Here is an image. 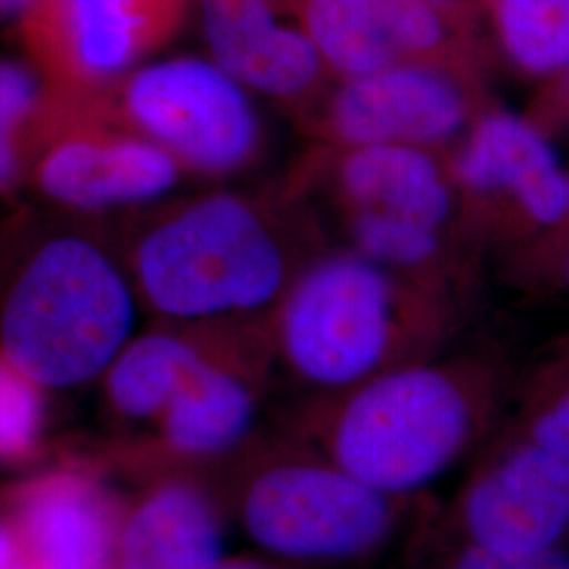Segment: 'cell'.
I'll list each match as a JSON object with an SVG mask.
<instances>
[{"label":"cell","instance_id":"obj_31","mask_svg":"<svg viewBox=\"0 0 569 569\" xmlns=\"http://www.w3.org/2000/svg\"><path fill=\"white\" fill-rule=\"evenodd\" d=\"M9 569H39L37 566H32V563H28V561H23V559H20L18 563H13L11 568Z\"/></svg>","mask_w":569,"mask_h":569},{"label":"cell","instance_id":"obj_23","mask_svg":"<svg viewBox=\"0 0 569 569\" xmlns=\"http://www.w3.org/2000/svg\"><path fill=\"white\" fill-rule=\"evenodd\" d=\"M448 569H569V555L549 549L533 555L509 557L468 545L449 561Z\"/></svg>","mask_w":569,"mask_h":569},{"label":"cell","instance_id":"obj_1","mask_svg":"<svg viewBox=\"0 0 569 569\" xmlns=\"http://www.w3.org/2000/svg\"><path fill=\"white\" fill-rule=\"evenodd\" d=\"M319 243L281 190L209 192L140 216L121 253L138 300L163 326H230L268 323Z\"/></svg>","mask_w":569,"mask_h":569},{"label":"cell","instance_id":"obj_22","mask_svg":"<svg viewBox=\"0 0 569 569\" xmlns=\"http://www.w3.org/2000/svg\"><path fill=\"white\" fill-rule=\"evenodd\" d=\"M44 388L0 350V467H28L44 451Z\"/></svg>","mask_w":569,"mask_h":569},{"label":"cell","instance_id":"obj_7","mask_svg":"<svg viewBox=\"0 0 569 569\" xmlns=\"http://www.w3.org/2000/svg\"><path fill=\"white\" fill-rule=\"evenodd\" d=\"M247 93L216 61L173 58L131 70L108 91V103L188 176L220 180L243 173L264 152V124Z\"/></svg>","mask_w":569,"mask_h":569},{"label":"cell","instance_id":"obj_26","mask_svg":"<svg viewBox=\"0 0 569 569\" xmlns=\"http://www.w3.org/2000/svg\"><path fill=\"white\" fill-rule=\"evenodd\" d=\"M549 112L569 117V66L563 70V77L555 82L549 96Z\"/></svg>","mask_w":569,"mask_h":569},{"label":"cell","instance_id":"obj_5","mask_svg":"<svg viewBox=\"0 0 569 569\" xmlns=\"http://www.w3.org/2000/svg\"><path fill=\"white\" fill-rule=\"evenodd\" d=\"M399 500L310 451L251 462L234 491V510L266 552L327 563L382 549L397 528Z\"/></svg>","mask_w":569,"mask_h":569},{"label":"cell","instance_id":"obj_15","mask_svg":"<svg viewBox=\"0 0 569 569\" xmlns=\"http://www.w3.org/2000/svg\"><path fill=\"white\" fill-rule=\"evenodd\" d=\"M213 61L241 82L298 117L333 82L300 28L279 21L277 0H199Z\"/></svg>","mask_w":569,"mask_h":569},{"label":"cell","instance_id":"obj_9","mask_svg":"<svg viewBox=\"0 0 569 569\" xmlns=\"http://www.w3.org/2000/svg\"><path fill=\"white\" fill-rule=\"evenodd\" d=\"M204 327L203 357L157 418V432L124 446L119 453L124 467L148 477L201 467L241 448L249 437L272 357L270 323Z\"/></svg>","mask_w":569,"mask_h":569},{"label":"cell","instance_id":"obj_21","mask_svg":"<svg viewBox=\"0 0 569 569\" xmlns=\"http://www.w3.org/2000/svg\"><path fill=\"white\" fill-rule=\"evenodd\" d=\"M498 34L510 60L531 74L569 66V0H498Z\"/></svg>","mask_w":569,"mask_h":569},{"label":"cell","instance_id":"obj_8","mask_svg":"<svg viewBox=\"0 0 569 569\" xmlns=\"http://www.w3.org/2000/svg\"><path fill=\"white\" fill-rule=\"evenodd\" d=\"M489 108L481 74L392 66L333 81L293 117L321 146H416L448 152Z\"/></svg>","mask_w":569,"mask_h":569},{"label":"cell","instance_id":"obj_27","mask_svg":"<svg viewBox=\"0 0 569 569\" xmlns=\"http://www.w3.org/2000/svg\"><path fill=\"white\" fill-rule=\"evenodd\" d=\"M32 0H0V20H20Z\"/></svg>","mask_w":569,"mask_h":569},{"label":"cell","instance_id":"obj_32","mask_svg":"<svg viewBox=\"0 0 569 569\" xmlns=\"http://www.w3.org/2000/svg\"><path fill=\"white\" fill-rule=\"evenodd\" d=\"M496 2H498V0H486V4H489V7H491V9H493V7H496Z\"/></svg>","mask_w":569,"mask_h":569},{"label":"cell","instance_id":"obj_4","mask_svg":"<svg viewBox=\"0 0 569 569\" xmlns=\"http://www.w3.org/2000/svg\"><path fill=\"white\" fill-rule=\"evenodd\" d=\"M488 369L475 359L390 369L310 407V451L369 488L403 498L448 472L477 443L491 413Z\"/></svg>","mask_w":569,"mask_h":569},{"label":"cell","instance_id":"obj_10","mask_svg":"<svg viewBox=\"0 0 569 569\" xmlns=\"http://www.w3.org/2000/svg\"><path fill=\"white\" fill-rule=\"evenodd\" d=\"M190 0H32L18 20L28 61L68 96H103L182 28Z\"/></svg>","mask_w":569,"mask_h":569},{"label":"cell","instance_id":"obj_6","mask_svg":"<svg viewBox=\"0 0 569 569\" xmlns=\"http://www.w3.org/2000/svg\"><path fill=\"white\" fill-rule=\"evenodd\" d=\"M182 176L167 150L112 114L108 93L68 96L49 87L26 186L51 209L82 218L136 209L159 201Z\"/></svg>","mask_w":569,"mask_h":569},{"label":"cell","instance_id":"obj_28","mask_svg":"<svg viewBox=\"0 0 569 569\" xmlns=\"http://www.w3.org/2000/svg\"><path fill=\"white\" fill-rule=\"evenodd\" d=\"M220 569H277L268 566L264 561L249 559V557H237V559H224Z\"/></svg>","mask_w":569,"mask_h":569},{"label":"cell","instance_id":"obj_18","mask_svg":"<svg viewBox=\"0 0 569 569\" xmlns=\"http://www.w3.org/2000/svg\"><path fill=\"white\" fill-rule=\"evenodd\" d=\"M207 327L163 326L127 342L106 369L110 411L124 422H157L203 357Z\"/></svg>","mask_w":569,"mask_h":569},{"label":"cell","instance_id":"obj_20","mask_svg":"<svg viewBox=\"0 0 569 569\" xmlns=\"http://www.w3.org/2000/svg\"><path fill=\"white\" fill-rule=\"evenodd\" d=\"M49 102V87L28 61L0 60V197L26 186L32 138Z\"/></svg>","mask_w":569,"mask_h":569},{"label":"cell","instance_id":"obj_2","mask_svg":"<svg viewBox=\"0 0 569 569\" xmlns=\"http://www.w3.org/2000/svg\"><path fill=\"white\" fill-rule=\"evenodd\" d=\"M136 289L91 218L21 209L0 224V350L39 387H81L117 359Z\"/></svg>","mask_w":569,"mask_h":569},{"label":"cell","instance_id":"obj_14","mask_svg":"<svg viewBox=\"0 0 569 569\" xmlns=\"http://www.w3.org/2000/svg\"><path fill=\"white\" fill-rule=\"evenodd\" d=\"M468 545L521 557L569 528V456L528 443L472 477L460 500Z\"/></svg>","mask_w":569,"mask_h":569},{"label":"cell","instance_id":"obj_25","mask_svg":"<svg viewBox=\"0 0 569 569\" xmlns=\"http://www.w3.org/2000/svg\"><path fill=\"white\" fill-rule=\"evenodd\" d=\"M20 561V547L4 519H0V569H9Z\"/></svg>","mask_w":569,"mask_h":569},{"label":"cell","instance_id":"obj_12","mask_svg":"<svg viewBox=\"0 0 569 569\" xmlns=\"http://www.w3.org/2000/svg\"><path fill=\"white\" fill-rule=\"evenodd\" d=\"M281 192L310 218L336 211L382 213L470 243L448 152L390 143H315L293 164Z\"/></svg>","mask_w":569,"mask_h":569},{"label":"cell","instance_id":"obj_19","mask_svg":"<svg viewBox=\"0 0 569 569\" xmlns=\"http://www.w3.org/2000/svg\"><path fill=\"white\" fill-rule=\"evenodd\" d=\"M298 21L333 81L401 66L382 0H277Z\"/></svg>","mask_w":569,"mask_h":569},{"label":"cell","instance_id":"obj_29","mask_svg":"<svg viewBox=\"0 0 569 569\" xmlns=\"http://www.w3.org/2000/svg\"><path fill=\"white\" fill-rule=\"evenodd\" d=\"M437 4H446V7H460V9H475L472 0H430Z\"/></svg>","mask_w":569,"mask_h":569},{"label":"cell","instance_id":"obj_17","mask_svg":"<svg viewBox=\"0 0 569 569\" xmlns=\"http://www.w3.org/2000/svg\"><path fill=\"white\" fill-rule=\"evenodd\" d=\"M310 220L321 237H336L340 249L453 296L470 270L468 251L475 247L430 226L367 211H336Z\"/></svg>","mask_w":569,"mask_h":569},{"label":"cell","instance_id":"obj_3","mask_svg":"<svg viewBox=\"0 0 569 569\" xmlns=\"http://www.w3.org/2000/svg\"><path fill=\"white\" fill-rule=\"evenodd\" d=\"M456 315L458 296L326 247L274 308L270 345L293 378L323 397L435 359Z\"/></svg>","mask_w":569,"mask_h":569},{"label":"cell","instance_id":"obj_16","mask_svg":"<svg viewBox=\"0 0 569 569\" xmlns=\"http://www.w3.org/2000/svg\"><path fill=\"white\" fill-rule=\"evenodd\" d=\"M222 512L186 470L150 475L127 502L114 569H220Z\"/></svg>","mask_w":569,"mask_h":569},{"label":"cell","instance_id":"obj_13","mask_svg":"<svg viewBox=\"0 0 569 569\" xmlns=\"http://www.w3.org/2000/svg\"><path fill=\"white\" fill-rule=\"evenodd\" d=\"M124 507L87 460L34 475L0 498L20 559L39 569H114Z\"/></svg>","mask_w":569,"mask_h":569},{"label":"cell","instance_id":"obj_11","mask_svg":"<svg viewBox=\"0 0 569 569\" xmlns=\"http://www.w3.org/2000/svg\"><path fill=\"white\" fill-rule=\"evenodd\" d=\"M448 163L475 247L568 220L569 176L533 122L489 106Z\"/></svg>","mask_w":569,"mask_h":569},{"label":"cell","instance_id":"obj_30","mask_svg":"<svg viewBox=\"0 0 569 569\" xmlns=\"http://www.w3.org/2000/svg\"><path fill=\"white\" fill-rule=\"evenodd\" d=\"M563 224L569 226V216H568V220H566V222H563ZM563 272H566V279H568V283H569V239H568V247H566V256H563Z\"/></svg>","mask_w":569,"mask_h":569},{"label":"cell","instance_id":"obj_24","mask_svg":"<svg viewBox=\"0 0 569 569\" xmlns=\"http://www.w3.org/2000/svg\"><path fill=\"white\" fill-rule=\"evenodd\" d=\"M531 443L569 456V376L561 392L536 416Z\"/></svg>","mask_w":569,"mask_h":569}]
</instances>
